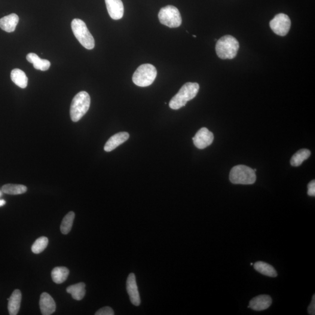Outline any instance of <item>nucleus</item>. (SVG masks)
Segmentation results:
<instances>
[{"mask_svg":"<svg viewBox=\"0 0 315 315\" xmlns=\"http://www.w3.org/2000/svg\"><path fill=\"white\" fill-rule=\"evenodd\" d=\"M199 89V84L196 82H187L183 85L178 93L170 100L169 104L170 108L177 110L185 106L188 101L196 97Z\"/></svg>","mask_w":315,"mask_h":315,"instance_id":"obj_1","label":"nucleus"},{"mask_svg":"<svg viewBox=\"0 0 315 315\" xmlns=\"http://www.w3.org/2000/svg\"><path fill=\"white\" fill-rule=\"evenodd\" d=\"M240 44L236 38L231 35H226L217 42L216 51L220 59H232L237 56Z\"/></svg>","mask_w":315,"mask_h":315,"instance_id":"obj_2","label":"nucleus"},{"mask_svg":"<svg viewBox=\"0 0 315 315\" xmlns=\"http://www.w3.org/2000/svg\"><path fill=\"white\" fill-rule=\"evenodd\" d=\"M91 97L87 92L81 91L76 94L70 107V117L74 122H77L87 114L90 109Z\"/></svg>","mask_w":315,"mask_h":315,"instance_id":"obj_3","label":"nucleus"},{"mask_svg":"<svg viewBox=\"0 0 315 315\" xmlns=\"http://www.w3.org/2000/svg\"><path fill=\"white\" fill-rule=\"evenodd\" d=\"M157 75L155 67L150 64L141 65L133 75V81L137 86L146 87L154 82Z\"/></svg>","mask_w":315,"mask_h":315,"instance_id":"obj_4","label":"nucleus"},{"mask_svg":"<svg viewBox=\"0 0 315 315\" xmlns=\"http://www.w3.org/2000/svg\"><path fill=\"white\" fill-rule=\"evenodd\" d=\"M73 32L82 47L88 50L93 49L95 47V40L89 31L86 24L79 19L73 20L72 23Z\"/></svg>","mask_w":315,"mask_h":315,"instance_id":"obj_5","label":"nucleus"},{"mask_svg":"<svg viewBox=\"0 0 315 315\" xmlns=\"http://www.w3.org/2000/svg\"><path fill=\"white\" fill-rule=\"evenodd\" d=\"M229 180L234 184L252 185L256 182V175L252 168L240 165L232 168Z\"/></svg>","mask_w":315,"mask_h":315,"instance_id":"obj_6","label":"nucleus"},{"mask_svg":"<svg viewBox=\"0 0 315 315\" xmlns=\"http://www.w3.org/2000/svg\"><path fill=\"white\" fill-rule=\"evenodd\" d=\"M158 18L162 24L171 28L180 26L182 23L178 9L173 5L162 8L159 12Z\"/></svg>","mask_w":315,"mask_h":315,"instance_id":"obj_7","label":"nucleus"},{"mask_svg":"<svg viewBox=\"0 0 315 315\" xmlns=\"http://www.w3.org/2000/svg\"><path fill=\"white\" fill-rule=\"evenodd\" d=\"M291 25V23L290 18L285 14H277L270 22L271 29L276 34L281 36L287 35Z\"/></svg>","mask_w":315,"mask_h":315,"instance_id":"obj_8","label":"nucleus"},{"mask_svg":"<svg viewBox=\"0 0 315 315\" xmlns=\"http://www.w3.org/2000/svg\"><path fill=\"white\" fill-rule=\"evenodd\" d=\"M214 135L212 132L206 127L200 128L195 136L193 138L194 145L198 149H204L209 146L213 142Z\"/></svg>","mask_w":315,"mask_h":315,"instance_id":"obj_9","label":"nucleus"},{"mask_svg":"<svg viewBox=\"0 0 315 315\" xmlns=\"http://www.w3.org/2000/svg\"><path fill=\"white\" fill-rule=\"evenodd\" d=\"M126 288L131 302L134 305L138 307L140 305L141 300L135 274L131 273L128 275L126 283Z\"/></svg>","mask_w":315,"mask_h":315,"instance_id":"obj_10","label":"nucleus"},{"mask_svg":"<svg viewBox=\"0 0 315 315\" xmlns=\"http://www.w3.org/2000/svg\"><path fill=\"white\" fill-rule=\"evenodd\" d=\"M107 10L113 20L121 19L124 15V5L121 0H105Z\"/></svg>","mask_w":315,"mask_h":315,"instance_id":"obj_11","label":"nucleus"},{"mask_svg":"<svg viewBox=\"0 0 315 315\" xmlns=\"http://www.w3.org/2000/svg\"><path fill=\"white\" fill-rule=\"evenodd\" d=\"M39 306L43 315H50L56 311V303L53 298L47 292L42 293Z\"/></svg>","mask_w":315,"mask_h":315,"instance_id":"obj_12","label":"nucleus"},{"mask_svg":"<svg viewBox=\"0 0 315 315\" xmlns=\"http://www.w3.org/2000/svg\"><path fill=\"white\" fill-rule=\"evenodd\" d=\"M272 304V299L268 295H261L254 298L249 302V308L254 311H261L267 310Z\"/></svg>","mask_w":315,"mask_h":315,"instance_id":"obj_13","label":"nucleus"},{"mask_svg":"<svg viewBox=\"0 0 315 315\" xmlns=\"http://www.w3.org/2000/svg\"><path fill=\"white\" fill-rule=\"evenodd\" d=\"M128 138H129V134L127 132H120L115 134L106 143L104 149L106 152L114 150L118 146L126 142Z\"/></svg>","mask_w":315,"mask_h":315,"instance_id":"obj_14","label":"nucleus"},{"mask_svg":"<svg viewBox=\"0 0 315 315\" xmlns=\"http://www.w3.org/2000/svg\"><path fill=\"white\" fill-rule=\"evenodd\" d=\"M8 310L10 315H17L20 310L22 293L19 290H15L10 298L8 299Z\"/></svg>","mask_w":315,"mask_h":315,"instance_id":"obj_15","label":"nucleus"},{"mask_svg":"<svg viewBox=\"0 0 315 315\" xmlns=\"http://www.w3.org/2000/svg\"><path fill=\"white\" fill-rule=\"evenodd\" d=\"M19 22V17L15 14H11L0 19V27L5 32H13Z\"/></svg>","mask_w":315,"mask_h":315,"instance_id":"obj_16","label":"nucleus"},{"mask_svg":"<svg viewBox=\"0 0 315 315\" xmlns=\"http://www.w3.org/2000/svg\"><path fill=\"white\" fill-rule=\"evenodd\" d=\"M26 59L30 63L33 64V67L36 70L41 71H47L50 67L49 61L46 59H42L37 54L30 53L27 55Z\"/></svg>","mask_w":315,"mask_h":315,"instance_id":"obj_17","label":"nucleus"},{"mask_svg":"<svg viewBox=\"0 0 315 315\" xmlns=\"http://www.w3.org/2000/svg\"><path fill=\"white\" fill-rule=\"evenodd\" d=\"M85 287V283H79L67 287L66 291L75 300L80 301L84 298L86 293Z\"/></svg>","mask_w":315,"mask_h":315,"instance_id":"obj_18","label":"nucleus"},{"mask_svg":"<svg viewBox=\"0 0 315 315\" xmlns=\"http://www.w3.org/2000/svg\"><path fill=\"white\" fill-rule=\"evenodd\" d=\"M11 78L17 86L21 88H26L28 79L23 70L18 69H14L11 73Z\"/></svg>","mask_w":315,"mask_h":315,"instance_id":"obj_19","label":"nucleus"},{"mask_svg":"<svg viewBox=\"0 0 315 315\" xmlns=\"http://www.w3.org/2000/svg\"><path fill=\"white\" fill-rule=\"evenodd\" d=\"M254 268L257 271L260 273L265 275V276L276 277L277 276V273L273 266L265 263L264 262H257L254 265Z\"/></svg>","mask_w":315,"mask_h":315,"instance_id":"obj_20","label":"nucleus"},{"mask_svg":"<svg viewBox=\"0 0 315 315\" xmlns=\"http://www.w3.org/2000/svg\"><path fill=\"white\" fill-rule=\"evenodd\" d=\"M69 270L66 267H56L51 271L52 280L55 283L62 284L67 280L69 275Z\"/></svg>","mask_w":315,"mask_h":315,"instance_id":"obj_21","label":"nucleus"},{"mask_svg":"<svg viewBox=\"0 0 315 315\" xmlns=\"http://www.w3.org/2000/svg\"><path fill=\"white\" fill-rule=\"evenodd\" d=\"M311 151L307 149H302L296 152L291 160V165L293 167H299L304 161L310 157Z\"/></svg>","mask_w":315,"mask_h":315,"instance_id":"obj_22","label":"nucleus"},{"mask_svg":"<svg viewBox=\"0 0 315 315\" xmlns=\"http://www.w3.org/2000/svg\"><path fill=\"white\" fill-rule=\"evenodd\" d=\"M2 191L7 194L18 195L25 194L27 188L22 185L7 184L2 186Z\"/></svg>","mask_w":315,"mask_h":315,"instance_id":"obj_23","label":"nucleus"},{"mask_svg":"<svg viewBox=\"0 0 315 315\" xmlns=\"http://www.w3.org/2000/svg\"><path fill=\"white\" fill-rule=\"evenodd\" d=\"M75 218V213L70 212L64 217L62 224L60 225V230L62 233L67 235L72 230L73 222Z\"/></svg>","mask_w":315,"mask_h":315,"instance_id":"obj_24","label":"nucleus"},{"mask_svg":"<svg viewBox=\"0 0 315 315\" xmlns=\"http://www.w3.org/2000/svg\"><path fill=\"white\" fill-rule=\"evenodd\" d=\"M48 243V238L45 237H42L38 238L33 244L32 246V251L35 254L42 253L46 248H47Z\"/></svg>","mask_w":315,"mask_h":315,"instance_id":"obj_25","label":"nucleus"},{"mask_svg":"<svg viewBox=\"0 0 315 315\" xmlns=\"http://www.w3.org/2000/svg\"><path fill=\"white\" fill-rule=\"evenodd\" d=\"M96 315H115L114 310L111 307H105L100 309L96 313Z\"/></svg>","mask_w":315,"mask_h":315,"instance_id":"obj_26","label":"nucleus"},{"mask_svg":"<svg viewBox=\"0 0 315 315\" xmlns=\"http://www.w3.org/2000/svg\"><path fill=\"white\" fill-rule=\"evenodd\" d=\"M308 194L310 196H315V180L312 181L308 185Z\"/></svg>","mask_w":315,"mask_h":315,"instance_id":"obj_27","label":"nucleus"},{"mask_svg":"<svg viewBox=\"0 0 315 315\" xmlns=\"http://www.w3.org/2000/svg\"><path fill=\"white\" fill-rule=\"evenodd\" d=\"M308 313L311 315H315V295H314L313 297V300L308 307Z\"/></svg>","mask_w":315,"mask_h":315,"instance_id":"obj_28","label":"nucleus"},{"mask_svg":"<svg viewBox=\"0 0 315 315\" xmlns=\"http://www.w3.org/2000/svg\"><path fill=\"white\" fill-rule=\"evenodd\" d=\"M6 204V201L4 200H0V207L4 206Z\"/></svg>","mask_w":315,"mask_h":315,"instance_id":"obj_29","label":"nucleus"},{"mask_svg":"<svg viewBox=\"0 0 315 315\" xmlns=\"http://www.w3.org/2000/svg\"><path fill=\"white\" fill-rule=\"evenodd\" d=\"M2 194V192L0 191V197L1 196Z\"/></svg>","mask_w":315,"mask_h":315,"instance_id":"obj_30","label":"nucleus"},{"mask_svg":"<svg viewBox=\"0 0 315 315\" xmlns=\"http://www.w3.org/2000/svg\"><path fill=\"white\" fill-rule=\"evenodd\" d=\"M193 36H194V38H196V36H195V35H193Z\"/></svg>","mask_w":315,"mask_h":315,"instance_id":"obj_31","label":"nucleus"},{"mask_svg":"<svg viewBox=\"0 0 315 315\" xmlns=\"http://www.w3.org/2000/svg\"><path fill=\"white\" fill-rule=\"evenodd\" d=\"M250 265H251V266L253 265V264H252V263H251V264H250Z\"/></svg>","mask_w":315,"mask_h":315,"instance_id":"obj_32","label":"nucleus"}]
</instances>
